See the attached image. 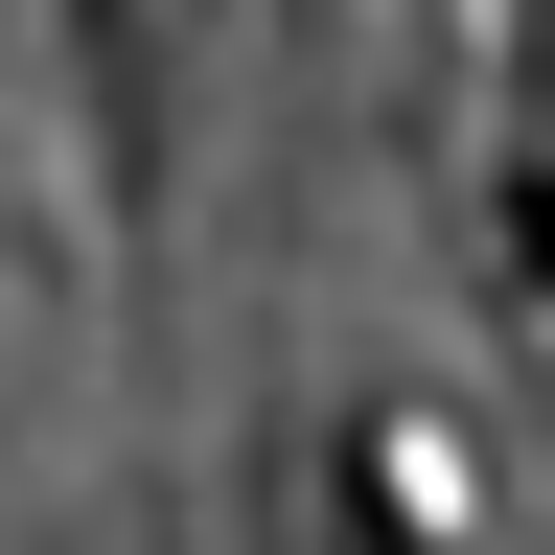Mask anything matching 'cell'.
Instances as JSON below:
<instances>
[{
	"label": "cell",
	"instance_id": "cell-1",
	"mask_svg": "<svg viewBox=\"0 0 555 555\" xmlns=\"http://www.w3.org/2000/svg\"><path fill=\"white\" fill-rule=\"evenodd\" d=\"M393 509H416V532H463V509H486V463L440 440V416H393Z\"/></svg>",
	"mask_w": 555,
	"mask_h": 555
}]
</instances>
